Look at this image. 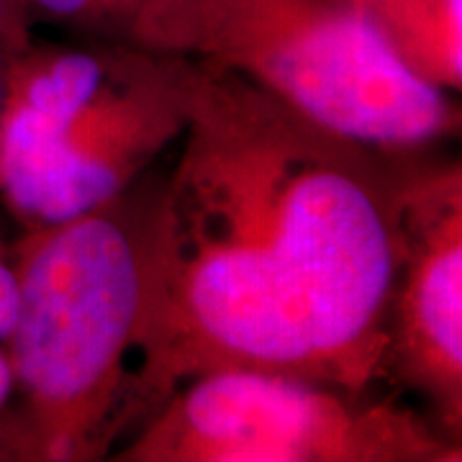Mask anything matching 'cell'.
Here are the masks:
<instances>
[{
  "mask_svg": "<svg viewBox=\"0 0 462 462\" xmlns=\"http://www.w3.org/2000/svg\"><path fill=\"white\" fill-rule=\"evenodd\" d=\"M409 152L324 126L196 62L165 175L126 431L185 380L263 370L375 391Z\"/></svg>",
  "mask_w": 462,
  "mask_h": 462,
  "instance_id": "obj_1",
  "label": "cell"
},
{
  "mask_svg": "<svg viewBox=\"0 0 462 462\" xmlns=\"http://www.w3.org/2000/svg\"><path fill=\"white\" fill-rule=\"evenodd\" d=\"M162 182L147 172L93 211L11 236L18 462L108 460L126 434Z\"/></svg>",
  "mask_w": 462,
  "mask_h": 462,
  "instance_id": "obj_2",
  "label": "cell"
},
{
  "mask_svg": "<svg viewBox=\"0 0 462 462\" xmlns=\"http://www.w3.org/2000/svg\"><path fill=\"white\" fill-rule=\"evenodd\" d=\"M193 60L132 42L26 44L0 98V208L16 229L93 211L188 126Z\"/></svg>",
  "mask_w": 462,
  "mask_h": 462,
  "instance_id": "obj_3",
  "label": "cell"
},
{
  "mask_svg": "<svg viewBox=\"0 0 462 462\" xmlns=\"http://www.w3.org/2000/svg\"><path fill=\"white\" fill-rule=\"evenodd\" d=\"M132 44L229 69L388 152L460 134V103L398 65L349 0H144Z\"/></svg>",
  "mask_w": 462,
  "mask_h": 462,
  "instance_id": "obj_4",
  "label": "cell"
},
{
  "mask_svg": "<svg viewBox=\"0 0 462 462\" xmlns=\"http://www.w3.org/2000/svg\"><path fill=\"white\" fill-rule=\"evenodd\" d=\"M114 462H460L424 411L319 380L218 370L185 380Z\"/></svg>",
  "mask_w": 462,
  "mask_h": 462,
  "instance_id": "obj_5",
  "label": "cell"
},
{
  "mask_svg": "<svg viewBox=\"0 0 462 462\" xmlns=\"http://www.w3.org/2000/svg\"><path fill=\"white\" fill-rule=\"evenodd\" d=\"M409 152L401 182L403 254L385 316V380L421 401L462 445V165Z\"/></svg>",
  "mask_w": 462,
  "mask_h": 462,
  "instance_id": "obj_6",
  "label": "cell"
},
{
  "mask_svg": "<svg viewBox=\"0 0 462 462\" xmlns=\"http://www.w3.org/2000/svg\"><path fill=\"white\" fill-rule=\"evenodd\" d=\"M383 47L416 80L462 90V0H349Z\"/></svg>",
  "mask_w": 462,
  "mask_h": 462,
  "instance_id": "obj_7",
  "label": "cell"
},
{
  "mask_svg": "<svg viewBox=\"0 0 462 462\" xmlns=\"http://www.w3.org/2000/svg\"><path fill=\"white\" fill-rule=\"evenodd\" d=\"M33 23H51L83 39L132 42L144 0H23Z\"/></svg>",
  "mask_w": 462,
  "mask_h": 462,
  "instance_id": "obj_8",
  "label": "cell"
},
{
  "mask_svg": "<svg viewBox=\"0 0 462 462\" xmlns=\"http://www.w3.org/2000/svg\"><path fill=\"white\" fill-rule=\"evenodd\" d=\"M16 321V275L11 257L8 218L0 208V462H18L14 378H11V334Z\"/></svg>",
  "mask_w": 462,
  "mask_h": 462,
  "instance_id": "obj_9",
  "label": "cell"
},
{
  "mask_svg": "<svg viewBox=\"0 0 462 462\" xmlns=\"http://www.w3.org/2000/svg\"><path fill=\"white\" fill-rule=\"evenodd\" d=\"M33 18L23 0H0V75L33 39Z\"/></svg>",
  "mask_w": 462,
  "mask_h": 462,
  "instance_id": "obj_10",
  "label": "cell"
}]
</instances>
